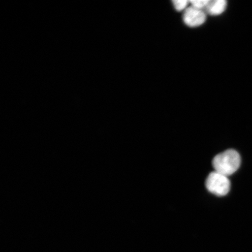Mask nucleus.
I'll return each instance as SVG.
<instances>
[{"label":"nucleus","mask_w":252,"mask_h":252,"mask_svg":"<svg viewBox=\"0 0 252 252\" xmlns=\"http://www.w3.org/2000/svg\"><path fill=\"white\" fill-rule=\"evenodd\" d=\"M241 162V157L237 151L228 150L214 157L213 166L214 171L228 177L237 171Z\"/></svg>","instance_id":"obj_1"},{"label":"nucleus","mask_w":252,"mask_h":252,"mask_svg":"<svg viewBox=\"0 0 252 252\" xmlns=\"http://www.w3.org/2000/svg\"><path fill=\"white\" fill-rule=\"evenodd\" d=\"M206 187L210 193L217 196H224L229 191L231 183L227 176L214 171L208 176Z\"/></svg>","instance_id":"obj_2"},{"label":"nucleus","mask_w":252,"mask_h":252,"mask_svg":"<svg viewBox=\"0 0 252 252\" xmlns=\"http://www.w3.org/2000/svg\"><path fill=\"white\" fill-rule=\"evenodd\" d=\"M206 12L192 6L186 9L183 15V20L185 24L191 28L201 26L206 22Z\"/></svg>","instance_id":"obj_3"},{"label":"nucleus","mask_w":252,"mask_h":252,"mask_svg":"<svg viewBox=\"0 0 252 252\" xmlns=\"http://www.w3.org/2000/svg\"><path fill=\"white\" fill-rule=\"evenodd\" d=\"M227 2L225 0H211L204 9L207 14L216 16L225 11Z\"/></svg>","instance_id":"obj_4"},{"label":"nucleus","mask_w":252,"mask_h":252,"mask_svg":"<svg viewBox=\"0 0 252 252\" xmlns=\"http://www.w3.org/2000/svg\"><path fill=\"white\" fill-rule=\"evenodd\" d=\"M189 3L190 2L187 0H175L173 1V6L178 11H185L188 7Z\"/></svg>","instance_id":"obj_5"},{"label":"nucleus","mask_w":252,"mask_h":252,"mask_svg":"<svg viewBox=\"0 0 252 252\" xmlns=\"http://www.w3.org/2000/svg\"><path fill=\"white\" fill-rule=\"evenodd\" d=\"M209 1L210 0H192L189 2L192 7L204 11Z\"/></svg>","instance_id":"obj_6"}]
</instances>
